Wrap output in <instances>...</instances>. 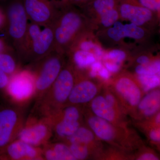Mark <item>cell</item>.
<instances>
[{
  "label": "cell",
  "instance_id": "cell-29",
  "mask_svg": "<svg viewBox=\"0 0 160 160\" xmlns=\"http://www.w3.org/2000/svg\"><path fill=\"white\" fill-rule=\"evenodd\" d=\"M142 6L152 11L160 10V0H138Z\"/></svg>",
  "mask_w": 160,
  "mask_h": 160
},
{
  "label": "cell",
  "instance_id": "cell-37",
  "mask_svg": "<svg viewBox=\"0 0 160 160\" xmlns=\"http://www.w3.org/2000/svg\"><path fill=\"white\" fill-rule=\"evenodd\" d=\"M98 75L105 80L109 79L110 78L109 72L103 66L98 72Z\"/></svg>",
  "mask_w": 160,
  "mask_h": 160
},
{
  "label": "cell",
  "instance_id": "cell-20",
  "mask_svg": "<svg viewBox=\"0 0 160 160\" xmlns=\"http://www.w3.org/2000/svg\"><path fill=\"white\" fill-rule=\"evenodd\" d=\"M75 64L80 69H84L96 61L94 55L90 52L79 50L73 55Z\"/></svg>",
  "mask_w": 160,
  "mask_h": 160
},
{
  "label": "cell",
  "instance_id": "cell-16",
  "mask_svg": "<svg viewBox=\"0 0 160 160\" xmlns=\"http://www.w3.org/2000/svg\"><path fill=\"white\" fill-rule=\"evenodd\" d=\"M92 111L95 115L108 121L116 123L118 121L116 111L110 105L103 96H96L91 101Z\"/></svg>",
  "mask_w": 160,
  "mask_h": 160
},
{
  "label": "cell",
  "instance_id": "cell-32",
  "mask_svg": "<svg viewBox=\"0 0 160 160\" xmlns=\"http://www.w3.org/2000/svg\"><path fill=\"white\" fill-rule=\"evenodd\" d=\"M97 46L91 41H85L80 44L79 48L80 50L89 52L92 49L95 50Z\"/></svg>",
  "mask_w": 160,
  "mask_h": 160
},
{
  "label": "cell",
  "instance_id": "cell-7",
  "mask_svg": "<svg viewBox=\"0 0 160 160\" xmlns=\"http://www.w3.org/2000/svg\"><path fill=\"white\" fill-rule=\"evenodd\" d=\"M42 147L16 139L0 150V160H43Z\"/></svg>",
  "mask_w": 160,
  "mask_h": 160
},
{
  "label": "cell",
  "instance_id": "cell-42",
  "mask_svg": "<svg viewBox=\"0 0 160 160\" xmlns=\"http://www.w3.org/2000/svg\"><path fill=\"white\" fill-rule=\"evenodd\" d=\"M74 1H77V2H83V1H86V0H74Z\"/></svg>",
  "mask_w": 160,
  "mask_h": 160
},
{
  "label": "cell",
  "instance_id": "cell-6",
  "mask_svg": "<svg viewBox=\"0 0 160 160\" xmlns=\"http://www.w3.org/2000/svg\"><path fill=\"white\" fill-rule=\"evenodd\" d=\"M62 69V62L58 56H48L40 64L36 72L35 79V100L42 96L51 87Z\"/></svg>",
  "mask_w": 160,
  "mask_h": 160
},
{
  "label": "cell",
  "instance_id": "cell-1",
  "mask_svg": "<svg viewBox=\"0 0 160 160\" xmlns=\"http://www.w3.org/2000/svg\"><path fill=\"white\" fill-rule=\"evenodd\" d=\"M74 84L72 72L67 68L62 69L51 87L36 100L31 113L42 117L54 115L66 105Z\"/></svg>",
  "mask_w": 160,
  "mask_h": 160
},
{
  "label": "cell",
  "instance_id": "cell-12",
  "mask_svg": "<svg viewBox=\"0 0 160 160\" xmlns=\"http://www.w3.org/2000/svg\"><path fill=\"white\" fill-rule=\"evenodd\" d=\"M98 92L95 84L88 80L75 83L66 105L78 106L91 102Z\"/></svg>",
  "mask_w": 160,
  "mask_h": 160
},
{
  "label": "cell",
  "instance_id": "cell-19",
  "mask_svg": "<svg viewBox=\"0 0 160 160\" xmlns=\"http://www.w3.org/2000/svg\"><path fill=\"white\" fill-rule=\"evenodd\" d=\"M95 139L93 132L86 127L81 126L73 134L66 138V144L82 143L89 145Z\"/></svg>",
  "mask_w": 160,
  "mask_h": 160
},
{
  "label": "cell",
  "instance_id": "cell-33",
  "mask_svg": "<svg viewBox=\"0 0 160 160\" xmlns=\"http://www.w3.org/2000/svg\"><path fill=\"white\" fill-rule=\"evenodd\" d=\"M11 77L0 69V89H5Z\"/></svg>",
  "mask_w": 160,
  "mask_h": 160
},
{
  "label": "cell",
  "instance_id": "cell-35",
  "mask_svg": "<svg viewBox=\"0 0 160 160\" xmlns=\"http://www.w3.org/2000/svg\"><path fill=\"white\" fill-rule=\"evenodd\" d=\"M138 160H158L159 159L157 156L151 152H147L140 155L138 158Z\"/></svg>",
  "mask_w": 160,
  "mask_h": 160
},
{
  "label": "cell",
  "instance_id": "cell-17",
  "mask_svg": "<svg viewBox=\"0 0 160 160\" xmlns=\"http://www.w3.org/2000/svg\"><path fill=\"white\" fill-rule=\"evenodd\" d=\"M31 41L34 54L38 57L43 56L47 54L54 42L53 29L49 27L44 28Z\"/></svg>",
  "mask_w": 160,
  "mask_h": 160
},
{
  "label": "cell",
  "instance_id": "cell-8",
  "mask_svg": "<svg viewBox=\"0 0 160 160\" xmlns=\"http://www.w3.org/2000/svg\"><path fill=\"white\" fill-rule=\"evenodd\" d=\"M82 19L75 12H68L61 18L54 31V41L60 46L69 42L78 31L82 25Z\"/></svg>",
  "mask_w": 160,
  "mask_h": 160
},
{
  "label": "cell",
  "instance_id": "cell-25",
  "mask_svg": "<svg viewBox=\"0 0 160 160\" xmlns=\"http://www.w3.org/2000/svg\"><path fill=\"white\" fill-rule=\"evenodd\" d=\"M113 26L108 30V35L112 39L115 41L120 40L125 38L124 33V25L121 22L117 21Z\"/></svg>",
  "mask_w": 160,
  "mask_h": 160
},
{
  "label": "cell",
  "instance_id": "cell-36",
  "mask_svg": "<svg viewBox=\"0 0 160 160\" xmlns=\"http://www.w3.org/2000/svg\"><path fill=\"white\" fill-rule=\"evenodd\" d=\"M105 67L109 72H117L119 71L120 66L116 63L107 62L105 63Z\"/></svg>",
  "mask_w": 160,
  "mask_h": 160
},
{
  "label": "cell",
  "instance_id": "cell-5",
  "mask_svg": "<svg viewBox=\"0 0 160 160\" xmlns=\"http://www.w3.org/2000/svg\"><path fill=\"white\" fill-rule=\"evenodd\" d=\"M5 89L12 103L26 104L35 97V79L33 72L24 70L14 73Z\"/></svg>",
  "mask_w": 160,
  "mask_h": 160
},
{
  "label": "cell",
  "instance_id": "cell-23",
  "mask_svg": "<svg viewBox=\"0 0 160 160\" xmlns=\"http://www.w3.org/2000/svg\"><path fill=\"white\" fill-rule=\"evenodd\" d=\"M68 145L76 160L86 159L88 158L89 153V145L82 143H71Z\"/></svg>",
  "mask_w": 160,
  "mask_h": 160
},
{
  "label": "cell",
  "instance_id": "cell-11",
  "mask_svg": "<svg viewBox=\"0 0 160 160\" xmlns=\"http://www.w3.org/2000/svg\"><path fill=\"white\" fill-rule=\"evenodd\" d=\"M115 88L120 97L131 107L137 106L142 96L139 86L133 80L126 77L118 79Z\"/></svg>",
  "mask_w": 160,
  "mask_h": 160
},
{
  "label": "cell",
  "instance_id": "cell-28",
  "mask_svg": "<svg viewBox=\"0 0 160 160\" xmlns=\"http://www.w3.org/2000/svg\"><path fill=\"white\" fill-rule=\"evenodd\" d=\"M126 54L125 52L120 49H114L109 52L106 56V58L112 60L117 62H121L126 58Z\"/></svg>",
  "mask_w": 160,
  "mask_h": 160
},
{
  "label": "cell",
  "instance_id": "cell-21",
  "mask_svg": "<svg viewBox=\"0 0 160 160\" xmlns=\"http://www.w3.org/2000/svg\"><path fill=\"white\" fill-rule=\"evenodd\" d=\"M138 78L145 92H149L160 86V75H138Z\"/></svg>",
  "mask_w": 160,
  "mask_h": 160
},
{
  "label": "cell",
  "instance_id": "cell-30",
  "mask_svg": "<svg viewBox=\"0 0 160 160\" xmlns=\"http://www.w3.org/2000/svg\"><path fill=\"white\" fill-rule=\"evenodd\" d=\"M105 99L107 101V102L109 103L110 105L116 110L117 111L118 110V102L117 101L116 98L115 97L113 94L111 92H107L106 93V95L104 96Z\"/></svg>",
  "mask_w": 160,
  "mask_h": 160
},
{
  "label": "cell",
  "instance_id": "cell-10",
  "mask_svg": "<svg viewBox=\"0 0 160 160\" xmlns=\"http://www.w3.org/2000/svg\"><path fill=\"white\" fill-rule=\"evenodd\" d=\"M23 4L27 16L34 23L40 25L51 21L53 8L48 0H24Z\"/></svg>",
  "mask_w": 160,
  "mask_h": 160
},
{
  "label": "cell",
  "instance_id": "cell-2",
  "mask_svg": "<svg viewBox=\"0 0 160 160\" xmlns=\"http://www.w3.org/2000/svg\"><path fill=\"white\" fill-rule=\"evenodd\" d=\"M26 121L22 105L12 103L0 107V150L16 139Z\"/></svg>",
  "mask_w": 160,
  "mask_h": 160
},
{
  "label": "cell",
  "instance_id": "cell-38",
  "mask_svg": "<svg viewBox=\"0 0 160 160\" xmlns=\"http://www.w3.org/2000/svg\"><path fill=\"white\" fill-rule=\"evenodd\" d=\"M136 62L139 65H146L149 64L150 62V60L148 57L142 55L138 58L136 60Z\"/></svg>",
  "mask_w": 160,
  "mask_h": 160
},
{
  "label": "cell",
  "instance_id": "cell-26",
  "mask_svg": "<svg viewBox=\"0 0 160 160\" xmlns=\"http://www.w3.org/2000/svg\"><path fill=\"white\" fill-rule=\"evenodd\" d=\"M114 0H95L93 7L100 15L114 9Z\"/></svg>",
  "mask_w": 160,
  "mask_h": 160
},
{
  "label": "cell",
  "instance_id": "cell-34",
  "mask_svg": "<svg viewBox=\"0 0 160 160\" xmlns=\"http://www.w3.org/2000/svg\"><path fill=\"white\" fill-rule=\"evenodd\" d=\"M160 128H155L149 132V137L151 141L155 142H159L160 141Z\"/></svg>",
  "mask_w": 160,
  "mask_h": 160
},
{
  "label": "cell",
  "instance_id": "cell-39",
  "mask_svg": "<svg viewBox=\"0 0 160 160\" xmlns=\"http://www.w3.org/2000/svg\"><path fill=\"white\" fill-rule=\"evenodd\" d=\"M155 124L156 125H158V126H159L160 122V112H158L157 113L156 116L155 117Z\"/></svg>",
  "mask_w": 160,
  "mask_h": 160
},
{
  "label": "cell",
  "instance_id": "cell-3",
  "mask_svg": "<svg viewBox=\"0 0 160 160\" xmlns=\"http://www.w3.org/2000/svg\"><path fill=\"white\" fill-rule=\"evenodd\" d=\"M52 137L53 130L50 118L31 113L17 139L32 146L42 147L50 142Z\"/></svg>",
  "mask_w": 160,
  "mask_h": 160
},
{
  "label": "cell",
  "instance_id": "cell-9",
  "mask_svg": "<svg viewBox=\"0 0 160 160\" xmlns=\"http://www.w3.org/2000/svg\"><path fill=\"white\" fill-rule=\"evenodd\" d=\"M9 34L15 40L22 39L27 33V18L24 4L19 1L12 3L8 10Z\"/></svg>",
  "mask_w": 160,
  "mask_h": 160
},
{
  "label": "cell",
  "instance_id": "cell-13",
  "mask_svg": "<svg viewBox=\"0 0 160 160\" xmlns=\"http://www.w3.org/2000/svg\"><path fill=\"white\" fill-rule=\"evenodd\" d=\"M87 123L92 131L100 139L112 142L117 139L118 132L116 126L108 121L93 115L88 118Z\"/></svg>",
  "mask_w": 160,
  "mask_h": 160
},
{
  "label": "cell",
  "instance_id": "cell-14",
  "mask_svg": "<svg viewBox=\"0 0 160 160\" xmlns=\"http://www.w3.org/2000/svg\"><path fill=\"white\" fill-rule=\"evenodd\" d=\"M122 17L128 19L135 25L141 26L150 21L152 17L151 10L142 6L125 3L120 7Z\"/></svg>",
  "mask_w": 160,
  "mask_h": 160
},
{
  "label": "cell",
  "instance_id": "cell-40",
  "mask_svg": "<svg viewBox=\"0 0 160 160\" xmlns=\"http://www.w3.org/2000/svg\"><path fill=\"white\" fill-rule=\"evenodd\" d=\"M4 20H5V18H4V15L2 11L0 10V27L2 26L3 23H4Z\"/></svg>",
  "mask_w": 160,
  "mask_h": 160
},
{
  "label": "cell",
  "instance_id": "cell-15",
  "mask_svg": "<svg viewBox=\"0 0 160 160\" xmlns=\"http://www.w3.org/2000/svg\"><path fill=\"white\" fill-rule=\"evenodd\" d=\"M42 149L43 160H76L66 143L50 142L43 146Z\"/></svg>",
  "mask_w": 160,
  "mask_h": 160
},
{
  "label": "cell",
  "instance_id": "cell-18",
  "mask_svg": "<svg viewBox=\"0 0 160 160\" xmlns=\"http://www.w3.org/2000/svg\"><path fill=\"white\" fill-rule=\"evenodd\" d=\"M137 106L144 116L148 117L156 114L160 109L159 89H156L148 92L142 98Z\"/></svg>",
  "mask_w": 160,
  "mask_h": 160
},
{
  "label": "cell",
  "instance_id": "cell-4",
  "mask_svg": "<svg viewBox=\"0 0 160 160\" xmlns=\"http://www.w3.org/2000/svg\"><path fill=\"white\" fill-rule=\"evenodd\" d=\"M81 117L82 112L78 106H64L49 118L52 124L53 137L57 139L66 140L81 126Z\"/></svg>",
  "mask_w": 160,
  "mask_h": 160
},
{
  "label": "cell",
  "instance_id": "cell-41",
  "mask_svg": "<svg viewBox=\"0 0 160 160\" xmlns=\"http://www.w3.org/2000/svg\"><path fill=\"white\" fill-rule=\"evenodd\" d=\"M3 48V43L2 42V41L0 40V52H1V51L2 50V49Z\"/></svg>",
  "mask_w": 160,
  "mask_h": 160
},
{
  "label": "cell",
  "instance_id": "cell-22",
  "mask_svg": "<svg viewBox=\"0 0 160 160\" xmlns=\"http://www.w3.org/2000/svg\"><path fill=\"white\" fill-rule=\"evenodd\" d=\"M16 69L15 61L11 56L0 52V69L11 77Z\"/></svg>",
  "mask_w": 160,
  "mask_h": 160
},
{
  "label": "cell",
  "instance_id": "cell-24",
  "mask_svg": "<svg viewBox=\"0 0 160 160\" xmlns=\"http://www.w3.org/2000/svg\"><path fill=\"white\" fill-rule=\"evenodd\" d=\"M124 33L125 38L140 39L145 35V31L139 26L131 23L124 25Z\"/></svg>",
  "mask_w": 160,
  "mask_h": 160
},
{
  "label": "cell",
  "instance_id": "cell-27",
  "mask_svg": "<svg viewBox=\"0 0 160 160\" xmlns=\"http://www.w3.org/2000/svg\"><path fill=\"white\" fill-rule=\"evenodd\" d=\"M101 22L105 27H110L117 21L119 13L116 9H111L109 11L101 15Z\"/></svg>",
  "mask_w": 160,
  "mask_h": 160
},
{
  "label": "cell",
  "instance_id": "cell-31",
  "mask_svg": "<svg viewBox=\"0 0 160 160\" xmlns=\"http://www.w3.org/2000/svg\"><path fill=\"white\" fill-rule=\"evenodd\" d=\"M91 70L89 72V75L92 78H95L98 75V72L100 69L103 67L102 64L99 61L95 62H94L91 64Z\"/></svg>",
  "mask_w": 160,
  "mask_h": 160
}]
</instances>
